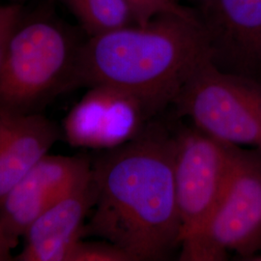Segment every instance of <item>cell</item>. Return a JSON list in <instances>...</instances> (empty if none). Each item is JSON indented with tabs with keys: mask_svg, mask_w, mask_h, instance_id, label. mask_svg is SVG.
<instances>
[{
	"mask_svg": "<svg viewBox=\"0 0 261 261\" xmlns=\"http://www.w3.org/2000/svg\"><path fill=\"white\" fill-rule=\"evenodd\" d=\"M233 147L195 126L175 134L174 186L181 223L180 248L203 232L222 195Z\"/></svg>",
	"mask_w": 261,
	"mask_h": 261,
	"instance_id": "8992f818",
	"label": "cell"
},
{
	"mask_svg": "<svg viewBox=\"0 0 261 261\" xmlns=\"http://www.w3.org/2000/svg\"><path fill=\"white\" fill-rule=\"evenodd\" d=\"M174 156L175 134L152 121L136 139L98 151L96 201L84 237L112 243L135 261L168 257L181 240Z\"/></svg>",
	"mask_w": 261,
	"mask_h": 261,
	"instance_id": "6da1fadb",
	"label": "cell"
},
{
	"mask_svg": "<svg viewBox=\"0 0 261 261\" xmlns=\"http://www.w3.org/2000/svg\"><path fill=\"white\" fill-rule=\"evenodd\" d=\"M42 113L0 115V203L60 139Z\"/></svg>",
	"mask_w": 261,
	"mask_h": 261,
	"instance_id": "8fae6325",
	"label": "cell"
},
{
	"mask_svg": "<svg viewBox=\"0 0 261 261\" xmlns=\"http://www.w3.org/2000/svg\"><path fill=\"white\" fill-rule=\"evenodd\" d=\"M178 116L225 143L261 149V81L222 70L212 58L196 68L172 101Z\"/></svg>",
	"mask_w": 261,
	"mask_h": 261,
	"instance_id": "277c9868",
	"label": "cell"
},
{
	"mask_svg": "<svg viewBox=\"0 0 261 261\" xmlns=\"http://www.w3.org/2000/svg\"><path fill=\"white\" fill-rule=\"evenodd\" d=\"M212 56L200 19L163 15L89 38L77 53L75 86L115 87L158 113Z\"/></svg>",
	"mask_w": 261,
	"mask_h": 261,
	"instance_id": "7a4b0ae2",
	"label": "cell"
},
{
	"mask_svg": "<svg viewBox=\"0 0 261 261\" xmlns=\"http://www.w3.org/2000/svg\"><path fill=\"white\" fill-rule=\"evenodd\" d=\"M135 22L145 24L163 15H177L189 19H199L192 10L180 5L176 0H125Z\"/></svg>",
	"mask_w": 261,
	"mask_h": 261,
	"instance_id": "4fadbf2b",
	"label": "cell"
},
{
	"mask_svg": "<svg viewBox=\"0 0 261 261\" xmlns=\"http://www.w3.org/2000/svg\"><path fill=\"white\" fill-rule=\"evenodd\" d=\"M156 114L133 94L97 85L66 115L62 133L73 147L112 149L140 136Z\"/></svg>",
	"mask_w": 261,
	"mask_h": 261,
	"instance_id": "52a82bcc",
	"label": "cell"
},
{
	"mask_svg": "<svg viewBox=\"0 0 261 261\" xmlns=\"http://www.w3.org/2000/svg\"><path fill=\"white\" fill-rule=\"evenodd\" d=\"M212 60L222 70L261 81V0H202Z\"/></svg>",
	"mask_w": 261,
	"mask_h": 261,
	"instance_id": "9c48e42d",
	"label": "cell"
},
{
	"mask_svg": "<svg viewBox=\"0 0 261 261\" xmlns=\"http://www.w3.org/2000/svg\"><path fill=\"white\" fill-rule=\"evenodd\" d=\"M80 46L65 29L37 19L20 24L0 67V115H29L75 86Z\"/></svg>",
	"mask_w": 261,
	"mask_h": 261,
	"instance_id": "3957f363",
	"label": "cell"
},
{
	"mask_svg": "<svg viewBox=\"0 0 261 261\" xmlns=\"http://www.w3.org/2000/svg\"><path fill=\"white\" fill-rule=\"evenodd\" d=\"M251 260L253 261H261V254H257V255H255L254 257H252Z\"/></svg>",
	"mask_w": 261,
	"mask_h": 261,
	"instance_id": "e0dca14e",
	"label": "cell"
},
{
	"mask_svg": "<svg viewBox=\"0 0 261 261\" xmlns=\"http://www.w3.org/2000/svg\"><path fill=\"white\" fill-rule=\"evenodd\" d=\"M67 261H135L126 251L111 242L75 243Z\"/></svg>",
	"mask_w": 261,
	"mask_h": 261,
	"instance_id": "5bb4252c",
	"label": "cell"
},
{
	"mask_svg": "<svg viewBox=\"0 0 261 261\" xmlns=\"http://www.w3.org/2000/svg\"><path fill=\"white\" fill-rule=\"evenodd\" d=\"M92 171L86 155H45L0 203V223L14 249L28 226Z\"/></svg>",
	"mask_w": 261,
	"mask_h": 261,
	"instance_id": "ba28073f",
	"label": "cell"
},
{
	"mask_svg": "<svg viewBox=\"0 0 261 261\" xmlns=\"http://www.w3.org/2000/svg\"><path fill=\"white\" fill-rule=\"evenodd\" d=\"M21 19L19 5H0V67L3 62L10 40Z\"/></svg>",
	"mask_w": 261,
	"mask_h": 261,
	"instance_id": "9a60e30c",
	"label": "cell"
},
{
	"mask_svg": "<svg viewBox=\"0 0 261 261\" xmlns=\"http://www.w3.org/2000/svg\"><path fill=\"white\" fill-rule=\"evenodd\" d=\"M251 260L261 252V149L234 145L220 199L203 232L181 247L180 260Z\"/></svg>",
	"mask_w": 261,
	"mask_h": 261,
	"instance_id": "5b68a950",
	"label": "cell"
},
{
	"mask_svg": "<svg viewBox=\"0 0 261 261\" xmlns=\"http://www.w3.org/2000/svg\"><path fill=\"white\" fill-rule=\"evenodd\" d=\"M13 250L9 240L6 237V234L3 230V227L0 223V261L11 260L12 255L11 251Z\"/></svg>",
	"mask_w": 261,
	"mask_h": 261,
	"instance_id": "2e32d148",
	"label": "cell"
},
{
	"mask_svg": "<svg viewBox=\"0 0 261 261\" xmlns=\"http://www.w3.org/2000/svg\"><path fill=\"white\" fill-rule=\"evenodd\" d=\"M96 201L92 171L66 196L30 224L18 261H67L75 243L84 237V222Z\"/></svg>",
	"mask_w": 261,
	"mask_h": 261,
	"instance_id": "30bf717a",
	"label": "cell"
},
{
	"mask_svg": "<svg viewBox=\"0 0 261 261\" xmlns=\"http://www.w3.org/2000/svg\"><path fill=\"white\" fill-rule=\"evenodd\" d=\"M91 37L135 22L125 0H62Z\"/></svg>",
	"mask_w": 261,
	"mask_h": 261,
	"instance_id": "7c38bea8",
	"label": "cell"
}]
</instances>
